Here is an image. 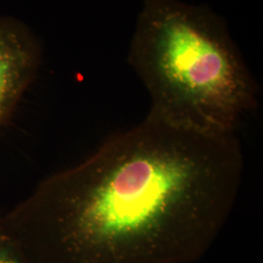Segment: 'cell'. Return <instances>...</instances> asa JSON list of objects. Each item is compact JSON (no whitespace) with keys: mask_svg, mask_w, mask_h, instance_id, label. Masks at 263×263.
Wrapping results in <instances>:
<instances>
[{"mask_svg":"<svg viewBox=\"0 0 263 263\" xmlns=\"http://www.w3.org/2000/svg\"><path fill=\"white\" fill-rule=\"evenodd\" d=\"M129 61L151 97L148 116L188 131L235 134L257 88L224 23L204 6L146 0Z\"/></svg>","mask_w":263,"mask_h":263,"instance_id":"obj_2","label":"cell"},{"mask_svg":"<svg viewBox=\"0 0 263 263\" xmlns=\"http://www.w3.org/2000/svg\"><path fill=\"white\" fill-rule=\"evenodd\" d=\"M244 153L235 134L148 116L42 180L0 234L28 263H194L226 226Z\"/></svg>","mask_w":263,"mask_h":263,"instance_id":"obj_1","label":"cell"},{"mask_svg":"<svg viewBox=\"0 0 263 263\" xmlns=\"http://www.w3.org/2000/svg\"><path fill=\"white\" fill-rule=\"evenodd\" d=\"M38 39L26 24L0 16V127L9 120L37 73Z\"/></svg>","mask_w":263,"mask_h":263,"instance_id":"obj_3","label":"cell"},{"mask_svg":"<svg viewBox=\"0 0 263 263\" xmlns=\"http://www.w3.org/2000/svg\"><path fill=\"white\" fill-rule=\"evenodd\" d=\"M0 263H28L18 251L0 234Z\"/></svg>","mask_w":263,"mask_h":263,"instance_id":"obj_4","label":"cell"}]
</instances>
